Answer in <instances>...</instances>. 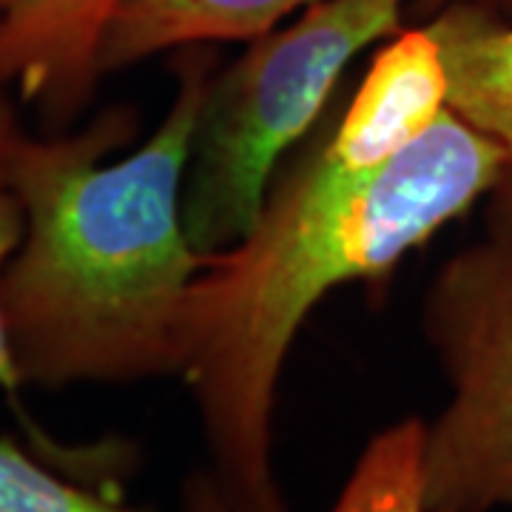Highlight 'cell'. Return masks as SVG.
I'll return each instance as SVG.
<instances>
[{
    "label": "cell",
    "instance_id": "cell-1",
    "mask_svg": "<svg viewBox=\"0 0 512 512\" xmlns=\"http://www.w3.org/2000/svg\"><path fill=\"white\" fill-rule=\"evenodd\" d=\"M495 140L447 109L382 163L336 126V109L276 171L237 245L205 256L185 299L180 379L200 413L211 473L239 512H288L274 473L279 379L333 288L384 279L501 180Z\"/></svg>",
    "mask_w": 512,
    "mask_h": 512
},
{
    "label": "cell",
    "instance_id": "cell-2",
    "mask_svg": "<svg viewBox=\"0 0 512 512\" xmlns=\"http://www.w3.org/2000/svg\"><path fill=\"white\" fill-rule=\"evenodd\" d=\"M177 92L143 143L131 106L12 143L23 239L0 276V311L23 384H128L180 376L185 299L205 256L188 242L183 185L214 74L185 49Z\"/></svg>",
    "mask_w": 512,
    "mask_h": 512
},
{
    "label": "cell",
    "instance_id": "cell-3",
    "mask_svg": "<svg viewBox=\"0 0 512 512\" xmlns=\"http://www.w3.org/2000/svg\"><path fill=\"white\" fill-rule=\"evenodd\" d=\"M404 3L319 0L211 74L183 185L197 254H220L251 231L276 171L322 123L350 63L402 32Z\"/></svg>",
    "mask_w": 512,
    "mask_h": 512
},
{
    "label": "cell",
    "instance_id": "cell-4",
    "mask_svg": "<svg viewBox=\"0 0 512 512\" xmlns=\"http://www.w3.org/2000/svg\"><path fill=\"white\" fill-rule=\"evenodd\" d=\"M424 333L450 384L427 421V512H512V222L441 265Z\"/></svg>",
    "mask_w": 512,
    "mask_h": 512
},
{
    "label": "cell",
    "instance_id": "cell-5",
    "mask_svg": "<svg viewBox=\"0 0 512 512\" xmlns=\"http://www.w3.org/2000/svg\"><path fill=\"white\" fill-rule=\"evenodd\" d=\"M126 0H0V86L66 131L103 80L100 46Z\"/></svg>",
    "mask_w": 512,
    "mask_h": 512
},
{
    "label": "cell",
    "instance_id": "cell-6",
    "mask_svg": "<svg viewBox=\"0 0 512 512\" xmlns=\"http://www.w3.org/2000/svg\"><path fill=\"white\" fill-rule=\"evenodd\" d=\"M450 83V109L484 131L504 154L487 225L512 222V23L487 0H456L427 23Z\"/></svg>",
    "mask_w": 512,
    "mask_h": 512
},
{
    "label": "cell",
    "instance_id": "cell-7",
    "mask_svg": "<svg viewBox=\"0 0 512 512\" xmlns=\"http://www.w3.org/2000/svg\"><path fill=\"white\" fill-rule=\"evenodd\" d=\"M313 3L319 0H126L103 37L100 72L117 74L205 43H251Z\"/></svg>",
    "mask_w": 512,
    "mask_h": 512
},
{
    "label": "cell",
    "instance_id": "cell-8",
    "mask_svg": "<svg viewBox=\"0 0 512 512\" xmlns=\"http://www.w3.org/2000/svg\"><path fill=\"white\" fill-rule=\"evenodd\" d=\"M427 421L407 416L373 433L328 512H427Z\"/></svg>",
    "mask_w": 512,
    "mask_h": 512
},
{
    "label": "cell",
    "instance_id": "cell-9",
    "mask_svg": "<svg viewBox=\"0 0 512 512\" xmlns=\"http://www.w3.org/2000/svg\"><path fill=\"white\" fill-rule=\"evenodd\" d=\"M0 512H151L109 501L60 478L12 436H0Z\"/></svg>",
    "mask_w": 512,
    "mask_h": 512
},
{
    "label": "cell",
    "instance_id": "cell-10",
    "mask_svg": "<svg viewBox=\"0 0 512 512\" xmlns=\"http://www.w3.org/2000/svg\"><path fill=\"white\" fill-rule=\"evenodd\" d=\"M20 123L15 106L6 94L0 92V276L3 268L9 265L12 254L18 251L20 239H23V208H20L18 194L12 188V174H9V157H12V143L18 137ZM23 384L15 356H12V345L6 336V325H3V311H0V390L6 396H18Z\"/></svg>",
    "mask_w": 512,
    "mask_h": 512
},
{
    "label": "cell",
    "instance_id": "cell-11",
    "mask_svg": "<svg viewBox=\"0 0 512 512\" xmlns=\"http://www.w3.org/2000/svg\"><path fill=\"white\" fill-rule=\"evenodd\" d=\"M183 512H239L211 470L194 473L183 484Z\"/></svg>",
    "mask_w": 512,
    "mask_h": 512
},
{
    "label": "cell",
    "instance_id": "cell-12",
    "mask_svg": "<svg viewBox=\"0 0 512 512\" xmlns=\"http://www.w3.org/2000/svg\"><path fill=\"white\" fill-rule=\"evenodd\" d=\"M424 12H439L444 6H450V3H456V0H416ZM487 3H498V6H507L512 12V0H487Z\"/></svg>",
    "mask_w": 512,
    "mask_h": 512
}]
</instances>
